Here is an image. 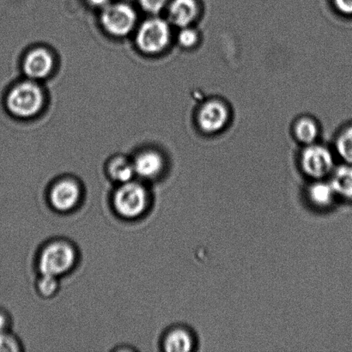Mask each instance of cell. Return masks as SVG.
<instances>
[{
    "label": "cell",
    "instance_id": "obj_6",
    "mask_svg": "<svg viewBox=\"0 0 352 352\" xmlns=\"http://www.w3.org/2000/svg\"><path fill=\"white\" fill-rule=\"evenodd\" d=\"M136 19V13L132 7L124 3L107 6L102 15V25L116 36H124L130 33L135 25Z\"/></svg>",
    "mask_w": 352,
    "mask_h": 352
},
{
    "label": "cell",
    "instance_id": "obj_7",
    "mask_svg": "<svg viewBox=\"0 0 352 352\" xmlns=\"http://www.w3.org/2000/svg\"><path fill=\"white\" fill-rule=\"evenodd\" d=\"M81 195V188L77 182L72 179H63L55 183L51 188L50 199L55 210L65 212L78 206Z\"/></svg>",
    "mask_w": 352,
    "mask_h": 352
},
{
    "label": "cell",
    "instance_id": "obj_15",
    "mask_svg": "<svg viewBox=\"0 0 352 352\" xmlns=\"http://www.w3.org/2000/svg\"><path fill=\"white\" fill-rule=\"evenodd\" d=\"M110 178L120 184L132 181L135 175L133 164L124 157H117L110 162L108 167Z\"/></svg>",
    "mask_w": 352,
    "mask_h": 352
},
{
    "label": "cell",
    "instance_id": "obj_9",
    "mask_svg": "<svg viewBox=\"0 0 352 352\" xmlns=\"http://www.w3.org/2000/svg\"><path fill=\"white\" fill-rule=\"evenodd\" d=\"M54 67V58L47 50L38 48L30 52L24 60L23 69L30 78L40 79L47 77Z\"/></svg>",
    "mask_w": 352,
    "mask_h": 352
},
{
    "label": "cell",
    "instance_id": "obj_3",
    "mask_svg": "<svg viewBox=\"0 0 352 352\" xmlns=\"http://www.w3.org/2000/svg\"><path fill=\"white\" fill-rule=\"evenodd\" d=\"M43 95L33 82H24L15 86L7 96L6 105L14 116L27 118L36 115L43 107Z\"/></svg>",
    "mask_w": 352,
    "mask_h": 352
},
{
    "label": "cell",
    "instance_id": "obj_2",
    "mask_svg": "<svg viewBox=\"0 0 352 352\" xmlns=\"http://www.w3.org/2000/svg\"><path fill=\"white\" fill-rule=\"evenodd\" d=\"M117 213L125 219H136L146 212L149 205V193L146 186L135 182L120 184L113 197Z\"/></svg>",
    "mask_w": 352,
    "mask_h": 352
},
{
    "label": "cell",
    "instance_id": "obj_13",
    "mask_svg": "<svg viewBox=\"0 0 352 352\" xmlns=\"http://www.w3.org/2000/svg\"><path fill=\"white\" fill-rule=\"evenodd\" d=\"M164 344L168 352H188L192 349V338L188 331L175 329L167 334Z\"/></svg>",
    "mask_w": 352,
    "mask_h": 352
},
{
    "label": "cell",
    "instance_id": "obj_4",
    "mask_svg": "<svg viewBox=\"0 0 352 352\" xmlns=\"http://www.w3.org/2000/svg\"><path fill=\"white\" fill-rule=\"evenodd\" d=\"M170 39V29L166 21L153 19L140 27L137 43L144 53L157 54L168 46Z\"/></svg>",
    "mask_w": 352,
    "mask_h": 352
},
{
    "label": "cell",
    "instance_id": "obj_20",
    "mask_svg": "<svg viewBox=\"0 0 352 352\" xmlns=\"http://www.w3.org/2000/svg\"><path fill=\"white\" fill-rule=\"evenodd\" d=\"M178 40L182 47L186 48L195 47L198 43V33L191 28H182L181 32L179 34Z\"/></svg>",
    "mask_w": 352,
    "mask_h": 352
},
{
    "label": "cell",
    "instance_id": "obj_14",
    "mask_svg": "<svg viewBox=\"0 0 352 352\" xmlns=\"http://www.w3.org/2000/svg\"><path fill=\"white\" fill-rule=\"evenodd\" d=\"M336 193L330 182L317 179L309 188V196L313 204L319 207H327L333 201Z\"/></svg>",
    "mask_w": 352,
    "mask_h": 352
},
{
    "label": "cell",
    "instance_id": "obj_10",
    "mask_svg": "<svg viewBox=\"0 0 352 352\" xmlns=\"http://www.w3.org/2000/svg\"><path fill=\"white\" fill-rule=\"evenodd\" d=\"M198 12L195 0H173L168 9V17L172 23L182 29L191 25Z\"/></svg>",
    "mask_w": 352,
    "mask_h": 352
},
{
    "label": "cell",
    "instance_id": "obj_19",
    "mask_svg": "<svg viewBox=\"0 0 352 352\" xmlns=\"http://www.w3.org/2000/svg\"><path fill=\"white\" fill-rule=\"evenodd\" d=\"M21 347L19 340L12 333L7 332L0 333V352L20 351Z\"/></svg>",
    "mask_w": 352,
    "mask_h": 352
},
{
    "label": "cell",
    "instance_id": "obj_5",
    "mask_svg": "<svg viewBox=\"0 0 352 352\" xmlns=\"http://www.w3.org/2000/svg\"><path fill=\"white\" fill-rule=\"evenodd\" d=\"M301 165L305 173L312 179H322L332 173L334 161L327 148L319 144H309L302 151Z\"/></svg>",
    "mask_w": 352,
    "mask_h": 352
},
{
    "label": "cell",
    "instance_id": "obj_21",
    "mask_svg": "<svg viewBox=\"0 0 352 352\" xmlns=\"http://www.w3.org/2000/svg\"><path fill=\"white\" fill-rule=\"evenodd\" d=\"M166 3L167 0H140L143 8L153 14L160 12Z\"/></svg>",
    "mask_w": 352,
    "mask_h": 352
},
{
    "label": "cell",
    "instance_id": "obj_12",
    "mask_svg": "<svg viewBox=\"0 0 352 352\" xmlns=\"http://www.w3.org/2000/svg\"><path fill=\"white\" fill-rule=\"evenodd\" d=\"M334 192L344 199H352V164L341 165L333 170L331 178Z\"/></svg>",
    "mask_w": 352,
    "mask_h": 352
},
{
    "label": "cell",
    "instance_id": "obj_16",
    "mask_svg": "<svg viewBox=\"0 0 352 352\" xmlns=\"http://www.w3.org/2000/svg\"><path fill=\"white\" fill-rule=\"evenodd\" d=\"M295 135L296 139L305 146L315 144L319 135L318 126L314 120L303 118L298 120L295 126Z\"/></svg>",
    "mask_w": 352,
    "mask_h": 352
},
{
    "label": "cell",
    "instance_id": "obj_17",
    "mask_svg": "<svg viewBox=\"0 0 352 352\" xmlns=\"http://www.w3.org/2000/svg\"><path fill=\"white\" fill-rule=\"evenodd\" d=\"M336 149L346 164H352V126L340 133L337 140Z\"/></svg>",
    "mask_w": 352,
    "mask_h": 352
},
{
    "label": "cell",
    "instance_id": "obj_23",
    "mask_svg": "<svg viewBox=\"0 0 352 352\" xmlns=\"http://www.w3.org/2000/svg\"><path fill=\"white\" fill-rule=\"evenodd\" d=\"M10 327V319L6 313L0 311V333L8 331Z\"/></svg>",
    "mask_w": 352,
    "mask_h": 352
},
{
    "label": "cell",
    "instance_id": "obj_1",
    "mask_svg": "<svg viewBox=\"0 0 352 352\" xmlns=\"http://www.w3.org/2000/svg\"><path fill=\"white\" fill-rule=\"evenodd\" d=\"M77 261V252L68 241H52L41 251L39 269L41 274L60 276L67 274L74 267Z\"/></svg>",
    "mask_w": 352,
    "mask_h": 352
},
{
    "label": "cell",
    "instance_id": "obj_11",
    "mask_svg": "<svg viewBox=\"0 0 352 352\" xmlns=\"http://www.w3.org/2000/svg\"><path fill=\"white\" fill-rule=\"evenodd\" d=\"M133 164L135 174L148 179L156 178L164 168L163 157L154 151L139 155Z\"/></svg>",
    "mask_w": 352,
    "mask_h": 352
},
{
    "label": "cell",
    "instance_id": "obj_8",
    "mask_svg": "<svg viewBox=\"0 0 352 352\" xmlns=\"http://www.w3.org/2000/svg\"><path fill=\"white\" fill-rule=\"evenodd\" d=\"M229 120V111L226 106L220 102H209L200 109L198 122L200 129L207 133L220 132Z\"/></svg>",
    "mask_w": 352,
    "mask_h": 352
},
{
    "label": "cell",
    "instance_id": "obj_18",
    "mask_svg": "<svg viewBox=\"0 0 352 352\" xmlns=\"http://www.w3.org/2000/svg\"><path fill=\"white\" fill-rule=\"evenodd\" d=\"M58 280L57 277L51 275L41 274L37 282L38 292L43 298H51L56 294L58 289Z\"/></svg>",
    "mask_w": 352,
    "mask_h": 352
},
{
    "label": "cell",
    "instance_id": "obj_22",
    "mask_svg": "<svg viewBox=\"0 0 352 352\" xmlns=\"http://www.w3.org/2000/svg\"><path fill=\"white\" fill-rule=\"evenodd\" d=\"M334 3L341 13L352 16V0H334Z\"/></svg>",
    "mask_w": 352,
    "mask_h": 352
},
{
    "label": "cell",
    "instance_id": "obj_24",
    "mask_svg": "<svg viewBox=\"0 0 352 352\" xmlns=\"http://www.w3.org/2000/svg\"><path fill=\"white\" fill-rule=\"evenodd\" d=\"M91 5L95 6H107L110 0H89Z\"/></svg>",
    "mask_w": 352,
    "mask_h": 352
}]
</instances>
